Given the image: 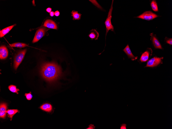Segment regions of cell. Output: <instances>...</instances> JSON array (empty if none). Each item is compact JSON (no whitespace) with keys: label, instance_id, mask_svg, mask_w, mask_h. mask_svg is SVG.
Masks as SVG:
<instances>
[{"label":"cell","instance_id":"cell-1","mask_svg":"<svg viewBox=\"0 0 172 129\" xmlns=\"http://www.w3.org/2000/svg\"><path fill=\"white\" fill-rule=\"evenodd\" d=\"M41 74L47 81L51 82L56 79L61 74L59 67L54 63H47L41 67Z\"/></svg>","mask_w":172,"mask_h":129},{"label":"cell","instance_id":"cell-2","mask_svg":"<svg viewBox=\"0 0 172 129\" xmlns=\"http://www.w3.org/2000/svg\"><path fill=\"white\" fill-rule=\"evenodd\" d=\"M113 0L112 1L110 8L107 17L105 22L106 30L105 40H106V36L108 31L109 30L114 31V27L111 24V21L112 18V13L113 8Z\"/></svg>","mask_w":172,"mask_h":129},{"label":"cell","instance_id":"cell-3","mask_svg":"<svg viewBox=\"0 0 172 129\" xmlns=\"http://www.w3.org/2000/svg\"><path fill=\"white\" fill-rule=\"evenodd\" d=\"M26 51V49L21 50L16 55L14 63V67L15 70H16L23 59Z\"/></svg>","mask_w":172,"mask_h":129},{"label":"cell","instance_id":"cell-4","mask_svg":"<svg viewBox=\"0 0 172 129\" xmlns=\"http://www.w3.org/2000/svg\"><path fill=\"white\" fill-rule=\"evenodd\" d=\"M49 29L45 27H42L37 30L32 41L33 43L37 42L45 35V33Z\"/></svg>","mask_w":172,"mask_h":129},{"label":"cell","instance_id":"cell-5","mask_svg":"<svg viewBox=\"0 0 172 129\" xmlns=\"http://www.w3.org/2000/svg\"><path fill=\"white\" fill-rule=\"evenodd\" d=\"M158 16L157 15L150 11L145 12L137 18L145 20L150 21Z\"/></svg>","mask_w":172,"mask_h":129},{"label":"cell","instance_id":"cell-6","mask_svg":"<svg viewBox=\"0 0 172 129\" xmlns=\"http://www.w3.org/2000/svg\"><path fill=\"white\" fill-rule=\"evenodd\" d=\"M163 57H154L149 60L147 62L146 67H153L157 66L161 62Z\"/></svg>","mask_w":172,"mask_h":129},{"label":"cell","instance_id":"cell-7","mask_svg":"<svg viewBox=\"0 0 172 129\" xmlns=\"http://www.w3.org/2000/svg\"><path fill=\"white\" fill-rule=\"evenodd\" d=\"M43 26L49 28L57 29V27L55 22L52 20L48 19L44 22Z\"/></svg>","mask_w":172,"mask_h":129},{"label":"cell","instance_id":"cell-8","mask_svg":"<svg viewBox=\"0 0 172 129\" xmlns=\"http://www.w3.org/2000/svg\"><path fill=\"white\" fill-rule=\"evenodd\" d=\"M123 51L126 53L128 57L131 58L132 60L134 61L136 59L137 57L135 56L132 53L130 48L128 45L127 44L123 50Z\"/></svg>","mask_w":172,"mask_h":129},{"label":"cell","instance_id":"cell-9","mask_svg":"<svg viewBox=\"0 0 172 129\" xmlns=\"http://www.w3.org/2000/svg\"><path fill=\"white\" fill-rule=\"evenodd\" d=\"M8 55V49L6 47L3 45L0 47V58L1 59H4L6 58Z\"/></svg>","mask_w":172,"mask_h":129},{"label":"cell","instance_id":"cell-10","mask_svg":"<svg viewBox=\"0 0 172 129\" xmlns=\"http://www.w3.org/2000/svg\"><path fill=\"white\" fill-rule=\"evenodd\" d=\"M7 105L5 103H2L0 104V117L1 118H5L6 114Z\"/></svg>","mask_w":172,"mask_h":129},{"label":"cell","instance_id":"cell-11","mask_svg":"<svg viewBox=\"0 0 172 129\" xmlns=\"http://www.w3.org/2000/svg\"><path fill=\"white\" fill-rule=\"evenodd\" d=\"M152 41L154 47L157 49H162V48L160 43L155 36L153 35V34L150 33Z\"/></svg>","mask_w":172,"mask_h":129},{"label":"cell","instance_id":"cell-12","mask_svg":"<svg viewBox=\"0 0 172 129\" xmlns=\"http://www.w3.org/2000/svg\"><path fill=\"white\" fill-rule=\"evenodd\" d=\"M90 32V33L88 35V36L91 40H93L94 39L95 40L98 39L99 36V33L95 29H92Z\"/></svg>","mask_w":172,"mask_h":129},{"label":"cell","instance_id":"cell-13","mask_svg":"<svg viewBox=\"0 0 172 129\" xmlns=\"http://www.w3.org/2000/svg\"><path fill=\"white\" fill-rule=\"evenodd\" d=\"M150 49L149 48V50H147L142 54L140 59L141 62H145L148 60L150 54H150Z\"/></svg>","mask_w":172,"mask_h":129},{"label":"cell","instance_id":"cell-14","mask_svg":"<svg viewBox=\"0 0 172 129\" xmlns=\"http://www.w3.org/2000/svg\"><path fill=\"white\" fill-rule=\"evenodd\" d=\"M16 25V24H14L13 25L6 28H5L3 29L1 31H0V38L2 37L7 33H8L13 28V27Z\"/></svg>","mask_w":172,"mask_h":129},{"label":"cell","instance_id":"cell-15","mask_svg":"<svg viewBox=\"0 0 172 129\" xmlns=\"http://www.w3.org/2000/svg\"><path fill=\"white\" fill-rule=\"evenodd\" d=\"M40 108L45 111L50 112L52 110V106L50 104L45 103L41 106Z\"/></svg>","mask_w":172,"mask_h":129},{"label":"cell","instance_id":"cell-16","mask_svg":"<svg viewBox=\"0 0 172 129\" xmlns=\"http://www.w3.org/2000/svg\"><path fill=\"white\" fill-rule=\"evenodd\" d=\"M9 47H17L20 48H23L26 46H29L25 43L21 42H16L9 45L8 46Z\"/></svg>","mask_w":172,"mask_h":129},{"label":"cell","instance_id":"cell-17","mask_svg":"<svg viewBox=\"0 0 172 129\" xmlns=\"http://www.w3.org/2000/svg\"><path fill=\"white\" fill-rule=\"evenodd\" d=\"M18 112V110L17 109H10L6 111V113L8 114V116L10 118L11 121L13 116Z\"/></svg>","mask_w":172,"mask_h":129},{"label":"cell","instance_id":"cell-18","mask_svg":"<svg viewBox=\"0 0 172 129\" xmlns=\"http://www.w3.org/2000/svg\"><path fill=\"white\" fill-rule=\"evenodd\" d=\"M71 13L72 16L73 17V20H79L80 19L81 14L78 13V11H73Z\"/></svg>","mask_w":172,"mask_h":129},{"label":"cell","instance_id":"cell-19","mask_svg":"<svg viewBox=\"0 0 172 129\" xmlns=\"http://www.w3.org/2000/svg\"><path fill=\"white\" fill-rule=\"evenodd\" d=\"M151 5L152 10L155 12L158 11L157 4L155 0H152L151 3Z\"/></svg>","mask_w":172,"mask_h":129},{"label":"cell","instance_id":"cell-20","mask_svg":"<svg viewBox=\"0 0 172 129\" xmlns=\"http://www.w3.org/2000/svg\"><path fill=\"white\" fill-rule=\"evenodd\" d=\"M8 88L9 90L12 92L16 93L17 94H18V91L19 90L17 89L15 86L13 85H10L8 86Z\"/></svg>","mask_w":172,"mask_h":129},{"label":"cell","instance_id":"cell-21","mask_svg":"<svg viewBox=\"0 0 172 129\" xmlns=\"http://www.w3.org/2000/svg\"><path fill=\"white\" fill-rule=\"evenodd\" d=\"M27 99L28 100H30L32 98V96L31 94V92L29 93H25V94Z\"/></svg>","mask_w":172,"mask_h":129},{"label":"cell","instance_id":"cell-22","mask_svg":"<svg viewBox=\"0 0 172 129\" xmlns=\"http://www.w3.org/2000/svg\"><path fill=\"white\" fill-rule=\"evenodd\" d=\"M166 42L170 44V45H172V38L168 39H166Z\"/></svg>","mask_w":172,"mask_h":129},{"label":"cell","instance_id":"cell-23","mask_svg":"<svg viewBox=\"0 0 172 129\" xmlns=\"http://www.w3.org/2000/svg\"><path fill=\"white\" fill-rule=\"evenodd\" d=\"M121 126L120 127L121 129H126V124H122L121 125Z\"/></svg>","mask_w":172,"mask_h":129},{"label":"cell","instance_id":"cell-24","mask_svg":"<svg viewBox=\"0 0 172 129\" xmlns=\"http://www.w3.org/2000/svg\"><path fill=\"white\" fill-rule=\"evenodd\" d=\"M55 15L56 16H58L60 14L59 12L58 11H56L54 13Z\"/></svg>","mask_w":172,"mask_h":129},{"label":"cell","instance_id":"cell-25","mask_svg":"<svg viewBox=\"0 0 172 129\" xmlns=\"http://www.w3.org/2000/svg\"><path fill=\"white\" fill-rule=\"evenodd\" d=\"M46 11L48 13H50L51 12V8L49 7L48 8L46 9Z\"/></svg>","mask_w":172,"mask_h":129},{"label":"cell","instance_id":"cell-26","mask_svg":"<svg viewBox=\"0 0 172 129\" xmlns=\"http://www.w3.org/2000/svg\"><path fill=\"white\" fill-rule=\"evenodd\" d=\"M50 16H53L55 15L54 12L53 11H51L49 13Z\"/></svg>","mask_w":172,"mask_h":129}]
</instances>
